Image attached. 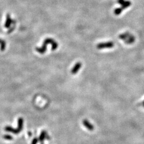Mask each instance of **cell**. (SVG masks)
I'll return each instance as SVG.
<instances>
[{"mask_svg": "<svg viewBox=\"0 0 144 144\" xmlns=\"http://www.w3.org/2000/svg\"><path fill=\"white\" fill-rule=\"evenodd\" d=\"M83 124L89 130L92 131L94 130V126L86 119H85L83 121Z\"/></svg>", "mask_w": 144, "mask_h": 144, "instance_id": "cell-7", "label": "cell"}, {"mask_svg": "<svg viewBox=\"0 0 144 144\" xmlns=\"http://www.w3.org/2000/svg\"><path fill=\"white\" fill-rule=\"evenodd\" d=\"M143 107H144V101L143 102Z\"/></svg>", "mask_w": 144, "mask_h": 144, "instance_id": "cell-14", "label": "cell"}, {"mask_svg": "<svg viewBox=\"0 0 144 144\" xmlns=\"http://www.w3.org/2000/svg\"><path fill=\"white\" fill-rule=\"evenodd\" d=\"M82 66V63L80 62L77 63L73 67V68H72L71 71V73L72 74H76L77 73V72L79 71V70L81 68V67Z\"/></svg>", "mask_w": 144, "mask_h": 144, "instance_id": "cell-6", "label": "cell"}, {"mask_svg": "<svg viewBox=\"0 0 144 144\" xmlns=\"http://www.w3.org/2000/svg\"><path fill=\"white\" fill-rule=\"evenodd\" d=\"M16 21L14 20L11 19L10 15L8 14L6 16V20L4 24V27L7 28H9L11 27V25H15L16 24Z\"/></svg>", "mask_w": 144, "mask_h": 144, "instance_id": "cell-5", "label": "cell"}, {"mask_svg": "<svg viewBox=\"0 0 144 144\" xmlns=\"http://www.w3.org/2000/svg\"><path fill=\"white\" fill-rule=\"evenodd\" d=\"M4 130L6 131H8V132H10L11 133H13L14 134H18L20 132V131H19V130L17 129H14V128H12V127L10 126H7L5 127Z\"/></svg>", "mask_w": 144, "mask_h": 144, "instance_id": "cell-8", "label": "cell"}, {"mask_svg": "<svg viewBox=\"0 0 144 144\" xmlns=\"http://www.w3.org/2000/svg\"><path fill=\"white\" fill-rule=\"evenodd\" d=\"M3 138L5 139L6 140H11L13 139V137H12L11 135H3Z\"/></svg>", "mask_w": 144, "mask_h": 144, "instance_id": "cell-12", "label": "cell"}, {"mask_svg": "<svg viewBox=\"0 0 144 144\" xmlns=\"http://www.w3.org/2000/svg\"><path fill=\"white\" fill-rule=\"evenodd\" d=\"M0 45H1V48H0L1 49V50L3 51L5 50L6 47V43L5 41L0 39Z\"/></svg>", "mask_w": 144, "mask_h": 144, "instance_id": "cell-11", "label": "cell"}, {"mask_svg": "<svg viewBox=\"0 0 144 144\" xmlns=\"http://www.w3.org/2000/svg\"><path fill=\"white\" fill-rule=\"evenodd\" d=\"M51 44L52 45L51 50L52 51L55 50L56 49H57V48H58V44L55 40L51 39V38H47V39H45V40L44 41L43 45H42L41 47H36L35 49L36 50V51L40 53V54H43L45 52L46 50V48H47L46 46H47L48 44Z\"/></svg>", "mask_w": 144, "mask_h": 144, "instance_id": "cell-1", "label": "cell"}, {"mask_svg": "<svg viewBox=\"0 0 144 144\" xmlns=\"http://www.w3.org/2000/svg\"><path fill=\"white\" fill-rule=\"evenodd\" d=\"M118 37L121 40H123L124 42V43L126 44H132L134 43L135 40L134 36L129 32L121 34Z\"/></svg>", "mask_w": 144, "mask_h": 144, "instance_id": "cell-3", "label": "cell"}, {"mask_svg": "<svg viewBox=\"0 0 144 144\" xmlns=\"http://www.w3.org/2000/svg\"><path fill=\"white\" fill-rule=\"evenodd\" d=\"M114 46V43L113 42L109 41L107 42L100 43L97 45V48L98 49H104L112 48Z\"/></svg>", "mask_w": 144, "mask_h": 144, "instance_id": "cell-4", "label": "cell"}, {"mask_svg": "<svg viewBox=\"0 0 144 144\" xmlns=\"http://www.w3.org/2000/svg\"><path fill=\"white\" fill-rule=\"evenodd\" d=\"M23 123H24V120H23V118L22 117L19 118L18 121V128H17L20 132L22 130Z\"/></svg>", "mask_w": 144, "mask_h": 144, "instance_id": "cell-9", "label": "cell"}, {"mask_svg": "<svg viewBox=\"0 0 144 144\" xmlns=\"http://www.w3.org/2000/svg\"><path fill=\"white\" fill-rule=\"evenodd\" d=\"M39 140V139L37 138H34L32 140V141L31 144H37Z\"/></svg>", "mask_w": 144, "mask_h": 144, "instance_id": "cell-13", "label": "cell"}, {"mask_svg": "<svg viewBox=\"0 0 144 144\" xmlns=\"http://www.w3.org/2000/svg\"><path fill=\"white\" fill-rule=\"evenodd\" d=\"M46 131H44V130L42 131L41 133V135H40L39 138V140L41 143H42V144H43V142L44 141V139H45L46 138Z\"/></svg>", "mask_w": 144, "mask_h": 144, "instance_id": "cell-10", "label": "cell"}, {"mask_svg": "<svg viewBox=\"0 0 144 144\" xmlns=\"http://www.w3.org/2000/svg\"><path fill=\"white\" fill-rule=\"evenodd\" d=\"M117 2L121 5V7L116 8L114 10V13L116 16L120 15L124 9L129 8L131 5L130 1H126V0H117Z\"/></svg>", "mask_w": 144, "mask_h": 144, "instance_id": "cell-2", "label": "cell"}]
</instances>
